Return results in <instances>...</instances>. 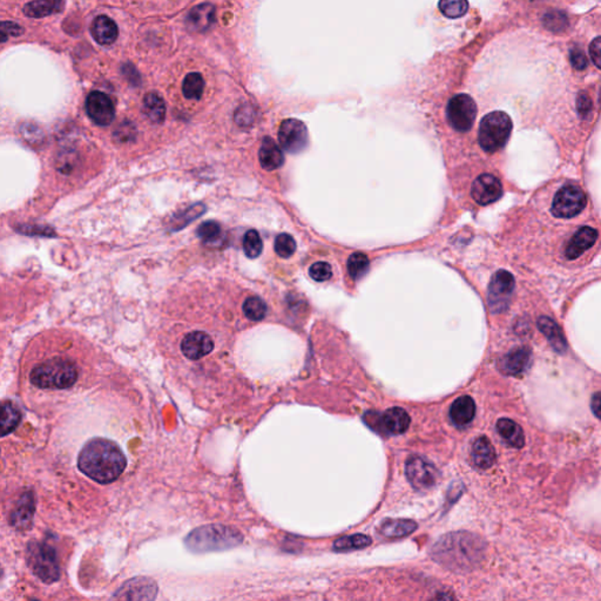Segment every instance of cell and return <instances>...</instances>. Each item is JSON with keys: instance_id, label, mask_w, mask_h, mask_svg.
I'll return each instance as SVG.
<instances>
[{"instance_id": "obj_27", "label": "cell", "mask_w": 601, "mask_h": 601, "mask_svg": "<svg viewBox=\"0 0 601 601\" xmlns=\"http://www.w3.org/2000/svg\"><path fill=\"white\" fill-rule=\"evenodd\" d=\"M21 420V413L14 403L0 404V438L17 429Z\"/></svg>"}, {"instance_id": "obj_43", "label": "cell", "mask_w": 601, "mask_h": 601, "mask_svg": "<svg viewBox=\"0 0 601 601\" xmlns=\"http://www.w3.org/2000/svg\"><path fill=\"white\" fill-rule=\"evenodd\" d=\"M570 61L575 70L582 71L587 67V58L585 56L584 51L579 47H572L570 51Z\"/></svg>"}, {"instance_id": "obj_3", "label": "cell", "mask_w": 601, "mask_h": 601, "mask_svg": "<svg viewBox=\"0 0 601 601\" xmlns=\"http://www.w3.org/2000/svg\"><path fill=\"white\" fill-rule=\"evenodd\" d=\"M79 378L74 360L63 356L51 357L31 370L30 382L40 389H69Z\"/></svg>"}, {"instance_id": "obj_20", "label": "cell", "mask_w": 601, "mask_h": 601, "mask_svg": "<svg viewBox=\"0 0 601 601\" xmlns=\"http://www.w3.org/2000/svg\"><path fill=\"white\" fill-rule=\"evenodd\" d=\"M258 160L262 168L271 172L282 167L284 163V156L278 143L269 136H266L258 152Z\"/></svg>"}, {"instance_id": "obj_44", "label": "cell", "mask_w": 601, "mask_h": 601, "mask_svg": "<svg viewBox=\"0 0 601 601\" xmlns=\"http://www.w3.org/2000/svg\"><path fill=\"white\" fill-rule=\"evenodd\" d=\"M592 107H593V105H592L591 98L586 93H579L578 99H577V109H578L579 116L582 118L590 116Z\"/></svg>"}, {"instance_id": "obj_34", "label": "cell", "mask_w": 601, "mask_h": 601, "mask_svg": "<svg viewBox=\"0 0 601 601\" xmlns=\"http://www.w3.org/2000/svg\"><path fill=\"white\" fill-rule=\"evenodd\" d=\"M369 265L370 262L367 255H364L363 253H355L348 260V271L351 278L358 280L363 278V275L369 269Z\"/></svg>"}, {"instance_id": "obj_15", "label": "cell", "mask_w": 601, "mask_h": 601, "mask_svg": "<svg viewBox=\"0 0 601 601\" xmlns=\"http://www.w3.org/2000/svg\"><path fill=\"white\" fill-rule=\"evenodd\" d=\"M156 584L148 578L133 579L123 585L114 598L132 599V600H152L156 598Z\"/></svg>"}, {"instance_id": "obj_11", "label": "cell", "mask_w": 601, "mask_h": 601, "mask_svg": "<svg viewBox=\"0 0 601 601\" xmlns=\"http://www.w3.org/2000/svg\"><path fill=\"white\" fill-rule=\"evenodd\" d=\"M278 140L288 153L303 152L308 145L307 127L300 120H286L278 131Z\"/></svg>"}, {"instance_id": "obj_32", "label": "cell", "mask_w": 601, "mask_h": 601, "mask_svg": "<svg viewBox=\"0 0 601 601\" xmlns=\"http://www.w3.org/2000/svg\"><path fill=\"white\" fill-rule=\"evenodd\" d=\"M243 313L249 320H262L267 315V304L262 298L258 296H251L248 298L243 303Z\"/></svg>"}, {"instance_id": "obj_13", "label": "cell", "mask_w": 601, "mask_h": 601, "mask_svg": "<svg viewBox=\"0 0 601 601\" xmlns=\"http://www.w3.org/2000/svg\"><path fill=\"white\" fill-rule=\"evenodd\" d=\"M471 194L479 205H490L502 198V182L493 174H482L473 182Z\"/></svg>"}, {"instance_id": "obj_24", "label": "cell", "mask_w": 601, "mask_h": 601, "mask_svg": "<svg viewBox=\"0 0 601 601\" xmlns=\"http://www.w3.org/2000/svg\"><path fill=\"white\" fill-rule=\"evenodd\" d=\"M497 430L502 440L513 448L520 449L525 444V436L522 433V426L515 423V420L509 418L499 420L497 422Z\"/></svg>"}, {"instance_id": "obj_6", "label": "cell", "mask_w": 601, "mask_h": 601, "mask_svg": "<svg viewBox=\"0 0 601 601\" xmlns=\"http://www.w3.org/2000/svg\"><path fill=\"white\" fill-rule=\"evenodd\" d=\"M27 565L43 582L59 580L60 566L56 548L47 542H32L27 546Z\"/></svg>"}, {"instance_id": "obj_28", "label": "cell", "mask_w": 601, "mask_h": 601, "mask_svg": "<svg viewBox=\"0 0 601 601\" xmlns=\"http://www.w3.org/2000/svg\"><path fill=\"white\" fill-rule=\"evenodd\" d=\"M538 325L542 334L547 337L548 342L551 343L553 349L562 354L566 350V340L562 336V330L558 327V324L555 323V320H552L551 318L542 316V318H539Z\"/></svg>"}, {"instance_id": "obj_30", "label": "cell", "mask_w": 601, "mask_h": 601, "mask_svg": "<svg viewBox=\"0 0 601 601\" xmlns=\"http://www.w3.org/2000/svg\"><path fill=\"white\" fill-rule=\"evenodd\" d=\"M146 114L153 123H161L165 120V101L156 93H148L143 100Z\"/></svg>"}, {"instance_id": "obj_31", "label": "cell", "mask_w": 601, "mask_h": 601, "mask_svg": "<svg viewBox=\"0 0 601 601\" xmlns=\"http://www.w3.org/2000/svg\"><path fill=\"white\" fill-rule=\"evenodd\" d=\"M373 542L369 535H353L337 539L334 542V550L337 552L355 551L360 548L368 547Z\"/></svg>"}, {"instance_id": "obj_12", "label": "cell", "mask_w": 601, "mask_h": 601, "mask_svg": "<svg viewBox=\"0 0 601 601\" xmlns=\"http://www.w3.org/2000/svg\"><path fill=\"white\" fill-rule=\"evenodd\" d=\"M86 112L93 123L99 126H108L116 116L113 101L105 93L92 92L87 96Z\"/></svg>"}, {"instance_id": "obj_17", "label": "cell", "mask_w": 601, "mask_h": 601, "mask_svg": "<svg viewBox=\"0 0 601 601\" xmlns=\"http://www.w3.org/2000/svg\"><path fill=\"white\" fill-rule=\"evenodd\" d=\"M36 504L34 497L31 493H24L19 499L17 506L11 513L10 522L17 530H29L34 522Z\"/></svg>"}, {"instance_id": "obj_46", "label": "cell", "mask_w": 601, "mask_h": 601, "mask_svg": "<svg viewBox=\"0 0 601 601\" xmlns=\"http://www.w3.org/2000/svg\"><path fill=\"white\" fill-rule=\"evenodd\" d=\"M600 404H601V398H600V393H595L593 398H592V410H593V413H595V416L599 417L600 415Z\"/></svg>"}, {"instance_id": "obj_8", "label": "cell", "mask_w": 601, "mask_h": 601, "mask_svg": "<svg viewBox=\"0 0 601 601\" xmlns=\"http://www.w3.org/2000/svg\"><path fill=\"white\" fill-rule=\"evenodd\" d=\"M450 125L458 132H468L473 127L477 116V105L468 94H457L450 100L446 108Z\"/></svg>"}, {"instance_id": "obj_29", "label": "cell", "mask_w": 601, "mask_h": 601, "mask_svg": "<svg viewBox=\"0 0 601 601\" xmlns=\"http://www.w3.org/2000/svg\"><path fill=\"white\" fill-rule=\"evenodd\" d=\"M205 86V79H203V76L200 73H189V74L185 76V79H183L182 93H183L186 99L198 101L203 96Z\"/></svg>"}, {"instance_id": "obj_7", "label": "cell", "mask_w": 601, "mask_h": 601, "mask_svg": "<svg viewBox=\"0 0 601 601\" xmlns=\"http://www.w3.org/2000/svg\"><path fill=\"white\" fill-rule=\"evenodd\" d=\"M587 203V198L578 185L562 186L552 202V214L558 218H572L580 214Z\"/></svg>"}, {"instance_id": "obj_9", "label": "cell", "mask_w": 601, "mask_h": 601, "mask_svg": "<svg viewBox=\"0 0 601 601\" xmlns=\"http://www.w3.org/2000/svg\"><path fill=\"white\" fill-rule=\"evenodd\" d=\"M405 473L413 489L420 493L435 488L440 477L436 466L420 456L410 457L405 465Z\"/></svg>"}, {"instance_id": "obj_16", "label": "cell", "mask_w": 601, "mask_h": 601, "mask_svg": "<svg viewBox=\"0 0 601 601\" xmlns=\"http://www.w3.org/2000/svg\"><path fill=\"white\" fill-rule=\"evenodd\" d=\"M598 231L592 227H582L572 236L565 247V258L575 260L580 258L585 251L595 246L598 240Z\"/></svg>"}, {"instance_id": "obj_18", "label": "cell", "mask_w": 601, "mask_h": 601, "mask_svg": "<svg viewBox=\"0 0 601 601\" xmlns=\"http://www.w3.org/2000/svg\"><path fill=\"white\" fill-rule=\"evenodd\" d=\"M532 354L525 347L515 348L502 360L500 369L510 376H517L527 369L531 363Z\"/></svg>"}, {"instance_id": "obj_40", "label": "cell", "mask_w": 601, "mask_h": 601, "mask_svg": "<svg viewBox=\"0 0 601 601\" xmlns=\"http://www.w3.org/2000/svg\"><path fill=\"white\" fill-rule=\"evenodd\" d=\"M309 275L315 281H328L333 276V269L327 262H318V263L311 266L310 269H309Z\"/></svg>"}, {"instance_id": "obj_36", "label": "cell", "mask_w": 601, "mask_h": 601, "mask_svg": "<svg viewBox=\"0 0 601 601\" xmlns=\"http://www.w3.org/2000/svg\"><path fill=\"white\" fill-rule=\"evenodd\" d=\"M542 24L548 31L562 32L568 26V18L562 11H550L542 18Z\"/></svg>"}, {"instance_id": "obj_38", "label": "cell", "mask_w": 601, "mask_h": 601, "mask_svg": "<svg viewBox=\"0 0 601 601\" xmlns=\"http://www.w3.org/2000/svg\"><path fill=\"white\" fill-rule=\"evenodd\" d=\"M275 251L282 258H289L296 251V242L289 234H280L275 240Z\"/></svg>"}, {"instance_id": "obj_14", "label": "cell", "mask_w": 601, "mask_h": 601, "mask_svg": "<svg viewBox=\"0 0 601 601\" xmlns=\"http://www.w3.org/2000/svg\"><path fill=\"white\" fill-rule=\"evenodd\" d=\"M214 349V342L212 337L203 331L189 333L183 337L181 342V350L189 360H200L202 357L212 353Z\"/></svg>"}, {"instance_id": "obj_45", "label": "cell", "mask_w": 601, "mask_h": 601, "mask_svg": "<svg viewBox=\"0 0 601 601\" xmlns=\"http://www.w3.org/2000/svg\"><path fill=\"white\" fill-rule=\"evenodd\" d=\"M590 54H591L592 61L595 63V66L600 69L601 67V39L600 36H597L591 45H590Z\"/></svg>"}, {"instance_id": "obj_23", "label": "cell", "mask_w": 601, "mask_h": 601, "mask_svg": "<svg viewBox=\"0 0 601 601\" xmlns=\"http://www.w3.org/2000/svg\"><path fill=\"white\" fill-rule=\"evenodd\" d=\"M473 462L478 469L486 470L495 462V453L493 444L486 437H479L473 445Z\"/></svg>"}, {"instance_id": "obj_33", "label": "cell", "mask_w": 601, "mask_h": 601, "mask_svg": "<svg viewBox=\"0 0 601 601\" xmlns=\"http://www.w3.org/2000/svg\"><path fill=\"white\" fill-rule=\"evenodd\" d=\"M440 10L445 17L457 19L464 16L469 10L468 0H440Z\"/></svg>"}, {"instance_id": "obj_22", "label": "cell", "mask_w": 601, "mask_h": 601, "mask_svg": "<svg viewBox=\"0 0 601 601\" xmlns=\"http://www.w3.org/2000/svg\"><path fill=\"white\" fill-rule=\"evenodd\" d=\"M91 32H92L93 38L96 43L103 45V46L112 45L118 38V34H119L116 21H113L107 16L96 17L93 21Z\"/></svg>"}, {"instance_id": "obj_26", "label": "cell", "mask_w": 601, "mask_h": 601, "mask_svg": "<svg viewBox=\"0 0 601 601\" xmlns=\"http://www.w3.org/2000/svg\"><path fill=\"white\" fill-rule=\"evenodd\" d=\"M65 6L64 0H34L27 4L24 12L27 17L44 18L58 14Z\"/></svg>"}, {"instance_id": "obj_4", "label": "cell", "mask_w": 601, "mask_h": 601, "mask_svg": "<svg viewBox=\"0 0 601 601\" xmlns=\"http://www.w3.org/2000/svg\"><path fill=\"white\" fill-rule=\"evenodd\" d=\"M242 542V535L231 527L208 525L193 531L186 539L189 550L194 552L220 551L234 547Z\"/></svg>"}, {"instance_id": "obj_10", "label": "cell", "mask_w": 601, "mask_h": 601, "mask_svg": "<svg viewBox=\"0 0 601 601\" xmlns=\"http://www.w3.org/2000/svg\"><path fill=\"white\" fill-rule=\"evenodd\" d=\"M515 289V278L509 271H499L493 275L489 287V305L493 313L505 310Z\"/></svg>"}, {"instance_id": "obj_21", "label": "cell", "mask_w": 601, "mask_h": 601, "mask_svg": "<svg viewBox=\"0 0 601 601\" xmlns=\"http://www.w3.org/2000/svg\"><path fill=\"white\" fill-rule=\"evenodd\" d=\"M476 415V404L470 396L457 398L450 409V418L456 426L469 425Z\"/></svg>"}, {"instance_id": "obj_39", "label": "cell", "mask_w": 601, "mask_h": 601, "mask_svg": "<svg viewBox=\"0 0 601 601\" xmlns=\"http://www.w3.org/2000/svg\"><path fill=\"white\" fill-rule=\"evenodd\" d=\"M205 209V206L201 205V203L193 206V207L187 209V211H185V212L180 215V218L174 222L176 226H174L173 228L178 231V229L182 228V227H186V226L188 225L189 222L193 221L194 218H198L200 215L203 214Z\"/></svg>"}, {"instance_id": "obj_42", "label": "cell", "mask_w": 601, "mask_h": 601, "mask_svg": "<svg viewBox=\"0 0 601 601\" xmlns=\"http://www.w3.org/2000/svg\"><path fill=\"white\" fill-rule=\"evenodd\" d=\"M23 27L11 21L0 23V43H5L10 36H19L23 34Z\"/></svg>"}, {"instance_id": "obj_2", "label": "cell", "mask_w": 601, "mask_h": 601, "mask_svg": "<svg viewBox=\"0 0 601 601\" xmlns=\"http://www.w3.org/2000/svg\"><path fill=\"white\" fill-rule=\"evenodd\" d=\"M484 542L476 535L458 532L440 539L433 550V558L453 570H469L484 555Z\"/></svg>"}, {"instance_id": "obj_41", "label": "cell", "mask_w": 601, "mask_h": 601, "mask_svg": "<svg viewBox=\"0 0 601 601\" xmlns=\"http://www.w3.org/2000/svg\"><path fill=\"white\" fill-rule=\"evenodd\" d=\"M148 1L151 3V11L153 12H156V11L165 12V11H176L180 4L185 5L191 0H148Z\"/></svg>"}, {"instance_id": "obj_1", "label": "cell", "mask_w": 601, "mask_h": 601, "mask_svg": "<svg viewBox=\"0 0 601 601\" xmlns=\"http://www.w3.org/2000/svg\"><path fill=\"white\" fill-rule=\"evenodd\" d=\"M127 460L118 444L105 438H93L78 456V468L100 484L116 482L125 471Z\"/></svg>"}, {"instance_id": "obj_19", "label": "cell", "mask_w": 601, "mask_h": 601, "mask_svg": "<svg viewBox=\"0 0 601 601\" xmlns=\"http://www.w3.org/2000/svg\"><path fill=\"white\" fill-rule=\"evenodd\" d=\"M409 413L402 408H391L380 417L378 426L382 425L388 433L391 435H402L410 426Z\"/></svg>"}, {"instance_id": "obj_37", "label": "cell", "mask_w": 601, "mask_h": 601, "mask_svg": "<svg viewBox=\"0 0 601 601\" xmlns=\"http://www.w3.org/2000/svg\"><path fill=\"white\" fill-rule=\"evenodd\" d=\"M198 238L207 245H212L214 242L218 241L221 238V226L218 222L207 221L198 226Z\"/></svg>"}, {"instance_id": "obj_35", "label": "cell", "mask_w": 601, "mask_h": 601, "mask_svg": "<svg viewBox=\"0 0 601 601\" xmlns=\"http://www.w3.org/2000/svg\"><path fill=\"white\" fill-rule=\"evenodd\" d=\"M263 242L258 231L251 229L246 233L243 238V251L249 258H256L261 255Z\"/></svg>"}, {"instance_id": "obj_5", "label": "cell", "mask_w": 601, "mask_h": 601, "mask_svg": "<svg viewBox=\"0 0 601 601\" xmlns=\"http://www.w3.org/2000/svg\"><path fill=\"white\" fill-rule=\"evenodd\" d=\"M512 120L506 113L495 111L483 118L479 126V145L488 153H495L505 146L512 132Z\"/></svg>"}, {"instance_id": "obj_25", "label": "cell", "mask_w": 601, "mask_h": 601, "mask_svg": "<svg viewBox=\"0 0 601 601\" xmlns=\"http://www.w3.org/2000/svg\"><path fill=\"white\" fill-rule=\"evenodd\" d=\"M417 524L409 519H387L380 524V535L388 538H402L416 531Z\"/></svg>"}]
</instances>
